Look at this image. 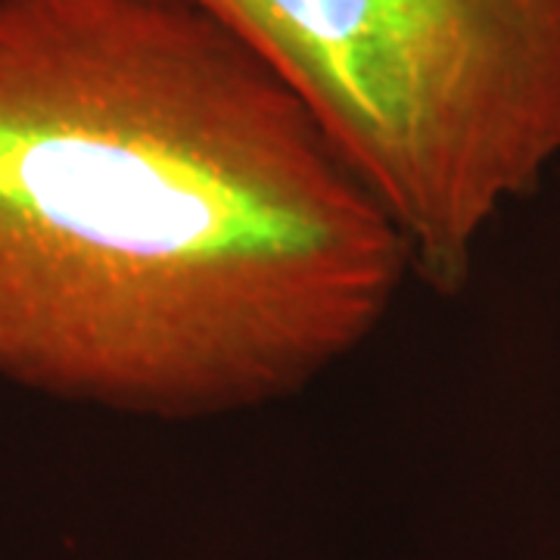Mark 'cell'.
<instances>
[{"mask_svg":"<svg viewBox=\"0 0 560 560\" xmlns=\"http://www.w3.org/2000/svg\"><path fill=\"white\" fill-rule=\"evenodd\" d=\"M408 246L308 106L187 0H0V381L116 415L290 399Z\"/></svg>","mask_w":560,"mask_h":560,"instance_id":"cell-1","label":"cell"},{"mask_svg":"<svg viewBox=\"0 0 560 560\" xmlns=\"http://www.w3.org/2000/svg\"><path fill=\"white\" fill-rule=\"evenodd\" d=\"M278 75L455 293L560 156V0H187Z\"/></svg>","mask_w":560,"mask_h":560,"instance_id":"cell-2","label":"cell"}]
</instances>
